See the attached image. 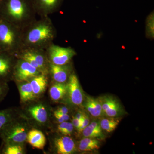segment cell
Returning a JSON list of instances; mask_svg holds the SVG:
<instances>
[{
    "mask_svg": "<svg viewBox=\"0 0 154 154\" xmlns=\"http://www.w3.org/2000/svg\"><path fill=\"white\" fill-rule=\"evenodd\" d=\"M25 28H27L26 31L22 33V45L26 48L42 50L47 48L55 36L52 22L45 16L44 19L33 22Z\"/></svg>",
    "mask_w": 154,
    "mask_h": 154,
    "instance_id": "obj_1",
    "label": "cell"
},
{
    "mask_svg": "<svg viewBox=\"0 0 154 154\" xmlns=\"http://www.w3.org/2000/svg\"><path fill=\"white\" fill-rule=\"evenodd\" d=\"M43 98L36 99L20 107L21 114L33 128L42 131L51 128L53 115L52 108Z\"/></svg>",
    "mask_w": 154,
    "mask_h": 154,
    "instance_id": "obj_2",
    "label": "cell"
},
{
    "mask_svg": "<svg viewBox=\"0 0 154 154\" xmlns=\"http://www.w3.org/2000/svg\"><path fill=\"white\" fill-rule=\"evenodd\" d=\"M5 7L9 23L20 30L33 22L36 11L32 0H6Z\"/></svg>",
    "mask_w": 154,
    "mask_h": 154,
    "instance_id": "obj_3",
    "label": "cell"
},
{
    "mask_svg": "<svg viewBox=\"0 0 154 154\" xmlns=\"http://www.w3.org/2000/svg\"><path fill=\"white\" fill-rule=\"evenodd\" d=\"M32 128L28 120L21 113L2 130L0 138L2 143L26 144L27 135Z\"/></svg>",
    "mask_w": 154,
    "mask_h": 154,
    "instance_id": "obj_4",
    "label": "cell"
},
{
    "mask_svg": "<svg viewBox=\"0 0 154 154\" xmlns=\"http://www.w3.org/2000/svg\"><path fill=\"white\" fill-rule=\"evenodd\" d=\"M10 23H0V45L11 54L22 46V31Z\"/></svg>",
    "mask_w": 154,
    "mask_h": 154,
    "instance_id": "obj_5",
    "label": "cell"
},
{
    "mask_svg": "<svg viewBox=\"0 0 154 154\" xmlns=\"http://www.w3.org/2000/svg\"><path fill=\"white\" fill-rule=\"evenodd\" d=\"M47 49L46 54L48 62L57 65L70 63L73 57L76 55L75 51L70 47H61L51 44Z\"/></svg>",
    "mask_w": 154,
    "mask_h": 154,
    "instance_id": "obj_6",
    "label": "cell"
},
{
    "mask_svg": "<svg viewBox=\"0 0 154 154\" xmlns=\"http://www.w3.org/2000/svg\"><path fill=\"white\" fill-rule=\"evenodd\" d=\"M85 95L77 75L72 72L67 82V93L64 102L71 106L82 105Z\"/></svg>",
    "mask_w": 154,
    "mask_h": 154,
    "instance_id": "obj_7",
    "label": "cell"
},
{
    "mask_svg": "<svg viewBox=\"0 0 154 154\" xmlns=\"http://www.w3.org/2000/svg\"><path fill=\"white\" fill-rule=\"evenodd\" d=\"M50 148L52 153L57 154H72L77 150L75 143L69 136H50L48 138Z\"/></svg>",
    "mask_w": 154,
    "mask_h": 154,
    "instance_id": "obj_8",
    "label": "cell"
},
{
    "mask_svg": "<svg viewBox=\"0 0 154 154\" xmlns=\"http://www.w3.org/2000/svg\"><path fill=\"white\" fill-rule=\"evenodd\" d=\"M41 73L28 62L17 58L13 72L12 81H14L15 83L28 81L33 77Z\"/></svg>",
    "mask_w": 154,
    "mask_h": 154,
    "instance_id": "obj_9",
    "label": "cell"
},
{
    "mask_svg": "<svg viewBox=\"0 0 154 154\" xmlns=\"http://www.w3.org/2000/svg\"><path fill=\"white\" fill-rule=\"evenodd\" d=\"M72 72L69 63L57 65L49 63L48 75L51 78V82L66 83Z\"/></svg>",
    "mask_w": 154,
    "mask_h": 154,
    "instance_id": "obj_10",
    "label": "cell"
},
{
    "mask_svg": "<svg viewBox=\"0 0 154 154\" xmlns=\"http://www.w3.org/2000/svg\"><path fill=\"white\" fill-rule=\"evenodd\" d=\"M17 57L12 55L0 54V82L12 81L13 72Z\"/></svg>",
    "mask_w": 154,
    "mask_h": 154,
    "instance_id": "obj_11",
    "label": "cell"
},
{
    "mask_svg": "<svg viewBox=\"0 0 154 154\" xmlns=\"http://www.w3.org/2000/svg\"><path fill=\"white\" fill-rule=\"evenodd\" d=\"M49 76L45 74L33 77L29 80L36 99L43 97L49 84Z\"/></svg>",
    "mask_w": 154,
    "mask_h": 154,
    "instance_id": "obj_12",
    "label": "cell"
},
{
    "mask_svg": "<svg viewBox=\"0 0 154 154\" xmlns=\"http://www.w3.org/2000/svg\"><path fill=\"white\" fill-rule=\"evenodd\" d=\"M102 113L110 117H116L122 113V107L118 101L111 96L102 98Z\"/></svg>",
    "mask_w": 154,
    "mask_h": 154,
    "instance_id": "obj_13",
    "label": "cell"
},
{
    "mask_svg": "<svg viewBox=\"0 0 154 154\" xmlns=\"http://www.w3.org/2000/svg\"><path fill=\"white\" fill-rule=\"evenodd\" d=\"M36 12L46 16L55 12L60 6L63 0H32Z\"/></svg>",
    "mask_w": 154,
    "mask_h": 154,
    "instance_id": "obj_14",
    "label": "cell"
},
{
    "mask_svg": "<svg viewBox=\"0 0 154 154\" xmlns=\"http://www.w3.org/2000/svg\"><path fill=\"white\" fill-rule=\"evenodd\" d=\"M16 84L19 92L21 106L26 105L36 99L29 81L18 82H16Z\"/></svg>",
    "mask_w": 154,
    "mask_h": 154,
    "instance_id": "obj_15",
    "label": "cell"
},
{
    "mask_svg": "<svg viewBox=\"0 0 154 154\" xmlns=\"http://www.w3.org/2000/svg\"><path fill=\"white\" fill-rule=\"evenodd\" d=\"M26 142L34 148L43 150L46 144V138L42 131L32 128L28 133Z\"/></svg>",
    "mask_w": 154,
    "mask_h": 154,
    "instance_id": "obj_16",
    "label": "cell"
},
{
    "mask_svg": "<svg viewBox=\"0 0 154 154\" xmlns=\"http://www.w3.org/2000/svg\"><path fill=\"white\" fill-rule=\"evenodd\" d=\"M67 93V83L51 82L49 89L50 98L54 103L64 102Z\"/></svg>",
    "mask_w": 154,
    "mask_h": 154,
    "instance_id": "obj_17",
    "label": "cell"
},
{
    "mask_svg": "<svg viewBox=\"0 0 154 154\" xmlns=\"http://www.w3.org/2000/svg\"><path fill=\"white\" fill-rule=\"evenodd\" d=\"M84 105L86 110L92 116L97 117L102 115V98H95L91 96H87Z\"/></svg>",
    "mask_w": 154,
    "mask_h": 154,
    "instance_id": "obj_18",
    "label": "cell"
},
{
    "mask_svg": "<svg viewBox=\"0 0 154 154\" xmlns=\"http://www.w3.org/2000/svg\"><path fill=\"white\" fill-rule=\"evenodd\" d=\"M20 113V107H11L0 110V133L7 125Z\"/></svg>",
    "mask_w": 154,
    "mask_h": 154,
    "instance_id": "obj_19",
    "label": "cell"
},
{
    "mask_svg": "<svg viewBox=\"0 0 154 154\" xmlns=\"http://www.w3.org/2000/svg\"><path fill=\"white\" fill-rule=\"evenodd\" d=\"M0 154H26V144L2 143L0 148Z\"/></svg>",
    "mask_w": 154,
    "mask_h": 154,
    "instance_id": "obj_20",
    "label": "cell"
},
{
    "mask_svg": "<svg viewBox=\"0 0 154 154\" xmlns=\"http://www.w3.org/2000/svg\"><path fill=\"white\" fill-rule=\"evenodd\" d=\"M84 137L96 138L103 136L102 129L99 123L93 121L89 123L82 131Z\"/></svg>",
    "mask_w": 154,
    "mask_h": 154,
    "instance_id": "obj_21",
    "label": "cell"
},
{
    "mask_svg": "<svg viewBox=\"0 0 154 154\" xmlns=\"http://www.w3.org/2000/svg\"><path fill=\"white\" fill-rule=\"evenodd\" d=\"M78 148L82 152H91L100 148V142L96 138L84 137L79 142Z\"/></svg>",
    "mask_w": 154,
    "mask_h": 154,
    "instance_id": "obj_22",
    "label": "cell"
},
{
    "mask_svg": "<svg viewBox=\"0 0 154 154\" xmlns=\"http://www.w3.org/2000/svg\"><path fill=\"white\" fill-rule=\"evenodd\" d=\"M120 120L116 117H110L103 119L99 122L100 126L102 130L106 132H113L117 128L120 122Z\"/></svg>",
    "mask_w": 154,
    "mask_h": 154,
    "instance_id": "obj_23",
    "label": "cell"
},
{
    "mask_svg": "<svg viewBox=\"0 0 154 154\" xmlns=\"http://www.w3.org/2000/svg\"><path fill=\"white\" fill-rule=\"evenodd\" d=\"M74 127L71 122L64 121L58 123L57 130L61 134L70 136L73 132Z\"/></svg>",
    "mask_w": 154,
    "mask_h": 154,
    "instance_id": "obj_24",
    "label": "cell"
},
{
    "mask_svg": "<svg viewBox=\"0 0 154 154\" xmlns=\"http://www.w3.org/2000/svg\"><path fill=\"white\" fill-rule=\"evenodd\" d=\"M154 17L153 12L149 15L146 20V34L150 38H154Z\"/></svg>",
    "mask_w": 154,
    "mask_h": 154,
    "instance_id": "obj_25",
    "label": "cell"
},
{
    "mask_svg": "<svg viewBox=\"0 0 154 154\" xmlns=\"http://www.w3.org/2000/svg\"><path fill=\"white\" fill-rule=\"evenodd\" d=\"M52 115L57 123H61L64 121H68L70 119V116L69 114H63L53 110Z\"/></svg>",
    "mask_w": 154,
    "mask_h": 154,
    "instance_id": "obj_26",
    "label": "cell"
},
{
    "mask_svg": "<svg viewBox=\"0 0 154 154\" xmlns=\"http://www.w3.org/2000/svg\"><path fill=\"white\" fill-rule=\"evenodd\" d=\"M9 91L8 83L0 82V103L7 96Z\"/></svg>",
    "mask_w": 154,
    "mask_h": 154,
    "instance_id": "obj_27",
    "label": "cell"
},
{
    "mask_svg": "<svg viewBox=\"0 0 154 154\" xmlns=\"http://www.w3.org/2000/svg\"><path fill=\"white\" fill-rule=\"evenodd\" d=\"M89 123H90V119H89V117L85 113H83V118L82 119V120H81V125H80L79 129L77 130V131L79 132H82L83 130L86 126H88Z\"/></svg>",
    "mask_w": 154,
    "mask_h": 154,
    "instance_id": "obj_28",
    "label": "cell"
},
{
    "mask_svg": "<svg viewBox=\"0 0 154 154\" xmlns=\"http://www.w3.org/2000/svg\"><path fill=\"white\" fill-rule=\"evenodd\" d=\"M52 110L58 112V113H63V114H69V110L68 107L66 106H60V107H57L54 110L52 109Z\"/></svg>",
    "mask_w": 154,
    "mask_h": 154,
    "instance_id": "obj_29",
    "label": "cell"
},
{
    "mask_svg": "<svg viewBox=\"0 0 154 154\" xmlns=\"http://www.w3.org/2000/svg\"><path fill=\"white\" fill-rule=\"evenodd\" d=\"M72 123L73 125L74 128L77 130L79 129L81 124V120H79L78 119L75 118V116H73L72 119Z\"/></svg>",
    "mask_w": 154,
    "mask_h": 154,
    "instance_id": "obj_30",
    "label": "cell"
},
{
    "mask_svg": "<svg viewBox=\"0 0 154 154\" xmlns=\"http://www.w3.org/2000/svg\"><path fill=\"white\" fill-rule=\"evenodd\" d=\"M83 113H84L81 112H78V113H76L75 115L74 116L78 119L79 120H82V119L83 118Z\"/></svg>",
    "mask_w": 154,
    "mask_h": 154,
    "instance_id": "obj_31",
    "label": "cell"
}]
</instances>
